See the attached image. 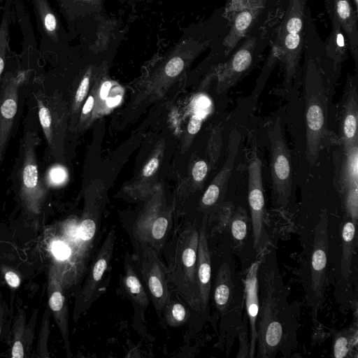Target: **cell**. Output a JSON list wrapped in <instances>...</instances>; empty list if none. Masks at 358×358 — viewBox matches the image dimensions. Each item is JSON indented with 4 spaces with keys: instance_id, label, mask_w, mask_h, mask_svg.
Returning <instances> with one entry per match:
<instances>
[{
    "instance_id": "f35d334b",
    "label": "cell",
    "mask_w": 358,
    "mask_h": 358,
    "mask_svg": "<svg viewBox=\"0 0 358 358\" xmlns=\"http://www.w3.org/2000/svg\"><path fill=\"white\" fill-rule=\"evenodd\" d=\"M201 124L202 119L199 115H192L187 126L188 132L190 134H196L200 130Z\"/></svg>"
},
{
    "instance_id": "3957f363",
    "label": "cell",
    "mask_w": 358,
    "mask_h": 358,
    "mask_svg": "<svg viewBox=\"0 0 358 358\" xmlns=\"http://www.w3.org/2000/svg\"><path fill=\"white\" fill-rule=\"evenodd\" d=\"M213 299L219 317V347L228 355L237 338L245 304L243 281L232 261L220 265Z\"/></svg>"
},
{
    "instance_id": "603a6c76",
    "label": "cell",
    "mask_w": 358,
    "mask_h": 358,
    "mask_svg": "<svg viewBox=\"0 0 358 358\" xmlns=\"http://www.w3.org/2000/svg\"><path fill=\"white\" fill-rule=\"evenodd\" d=\"M36 318L37 310L33 313L29 323L27 325L25 313L23 310L19 309L12 328L10 342L11 357H29L32 348Z\"/></svg>"
},
{
    "instance_id": "83f0119b",
    "label": "cell",
    "mask_w": 358,
    "mask_h": 358,
    "mask_svg": "<svg viewBox=\"0 0 358 358\" xmlns=\"http://www.w3.org/2000/svg\"><path fill=\"white\" fill-rule=\"evenodd\" d=\"M122 286L133 301L142 308H147L150 303L148 294L134 267L128 262L124 263Z\"/></svg>"
},
{
    "instance_id": "2e32d148",
    "label": "cell",
    "mask_w": 358,
    "mask_h": 358,
    "mask_svg": "<svg viewBox=\"0 0 358 358\" xmlns=\"http://www.w3.org/2000/svg\"><path fill=\"white\" fill-rule=\"evenodd\" d=\"M257 38L250 36L231 57L220 66L217 90L227 91L236 85L250 69L253 62Z\"/></svg>"
},
{
    "instance_id": "f546056e",
    "label": "cell",
    "mask_w": 358,
    "mask_h": 358,
    "mask_svg": "<svg viewBox=\"0 0 358 358\" xmlns=\"http://www.w3.org/2000/svg\"><path fill=\"white\" fill-rule=\"evenodd\" d=\"M357 343V324L341 330L334 336L333 353L336 358H345L351 357L353 346L356 347Z\"/></svg>"
},
{
    "instance_id": "4316f807",
    "label": "cell",
    "mask_w": 358,
    "mask_h": 358,
    "mask_svg": "<svg viewBox=\"0 0 358 358\" xmlns=\"http://www.w3.org/2000/svg\"><path fill=\"white\" fill-rule=\"evenodd\" d=\"M332 29L325 46L326 55L331 60L333 68L338 67L346 58L348 45L345 43L344 32L335 15L332 17Z\"/></svg>"
},
{
    "instance_id": "5b68a950",
    "label": "cell",
    "mask_w": 358,
    "mask_h": 358,
    "mask_svg": "<svg viewBox=\"0 0 358 358\" xmlns=\"http://www.w3.org/2000/svg\"><path fill=\"white\" fill-rule=\"evenodd\" d=\"M199 230L189 224L177 237L168 281L182 296L187 304L201 313L199 288L196 281L197 251Z\"/></svg>"
},
{
    "instance_id": "ba28073f",
    "label": "cell",
    "mask_w": 358,
    "mask_h": 358,
    "mask_svg": "<svg viewBox=\"0 0 358 358\" xmlns=\"http://www.w3.org/2000/svg\"><path fill=\"white\" fill-rule=\"evenodd\" d=\"M268 141L273 202L284 213L291 196L292 163L279 117L268 130Z\"/></svg>"
},
{
    "instance_id": "4fadbf2b",
    "label": "cell",
    "mask_w": 358,
    "mask_h": 358,
    "mask_svg": "<svg viewBox=\"0 0 358 358\" xmlns=\"http://www.w3.org/2000/svg\"><path fill=\"white\" fill-rule=\"evenodd\" d=\"M27 74L24 69L17 71L5 70L0 84V166L17 117L20 87Z\"/></svg>"
},
{
    "instance_id": "4dcf8cb0",
    "label": "cell",
    "mask_w": 358,
    "mask_h": 358,
    "mask_svg": "<svg viewBox=\"0 0 358 358\" xmlns=\"http://www.w3.org/2000/svg\"><path fill=\"white\" fill-rule=\"evenodd\" d=\"M165 323L171 327L183 325L189 317V311L180 301L169 297L163 312Z\"/></svg>"
},
{
    "instance_id": "277c9868",
    "label": "cell",
    "mask_w": 358,
    "mask_h": 358,
    "mask_svg": "<svg viewBox=\"0 0 358 358\" xmlns=\"http://www.w3.org/2000/svg\"><path fill=\"white\" fill-rule=\"evenodd\" d=\"M321 69L315 59L306 62L304 98L306 122V158L310 164L317 160L328 138V99Z\"/></svg>"
},
{
    "instance_id": "7bdbcfd3",
    "label": "cell",
    "mask_w": 358,
    "mask_h": 358,
    "mask_svg": "<svg viewBox=\"0 0 358 358\" xmlns=\"http://www.w3.org/2000/svg\"><path fill=\"white\" fill-rule=\"evenodd\" d=\"M111 87V83L109 81H106L103 83L101 88V96L102 99L106 98Z\"/></svg>"
},
{
    "instance_id": "e0dca14e",
    "label": "cell",
    "mask_w": 358,
    "mask_h": 358,
    "mask_svg": "<svg viewBox=\"0 0 358 358\" xmlns=\"http://www.w3.org/2000/svg\"><path fill=\"white\" fill-rule=\"evenodd\" d=\"M59 11L73 39L78 31L93 17H107L105 0H57Z\"/></svg>"
},
{
    "instance_id": "b9f144b4",
    "label": "cell",
    "mask_w": 358,
    "mask_h": 358,
    "mask_svg": "<svg viewBox=\"0 0 358 358\" xmlns=\"http://www.w3.org/2000/svg\"><path fill=\"white\" fill-rule=\"evenodd\" d=\"M94 97L92 96H89L83 107L82 113L83 115L88 114L92 110L94 106Z\"/></svg>"
},
{
    "instance_id": "ab89813d",
    "label": "cell",
    "mask_w": 358,
    "mask_h": 358,
    "mask_svg": "<svg viewBox=\"0 0 358 358\" xmlns=\"http://www.w3.org/2000/svg\"><path fill=\"white\" fill-rule=\"evenodd\" d=\"M4 278L8 285L12 288H17L20 285L19 275L13 271H6L4 273Z\"/></svg>"
},
{
    "instance_id": "8992f818",
    "label": "cell",
    "mask_w": 358,
    "mask_h": 358,
    "mask_svg": "<svg viewBox=\"0 0 358 358\" xmlns=\"http://www.w3.org/2000/svg\"><path fill=\"white\" fill-rule=\"evenodd\" d=\"M39 141L36 131L27 123L20 142L15 185L22 206L33 213H40L47 194L45 185L40 179L36 157Z\"/></svg>"
},
{
    "instance_id": "9a60e30c",
    "label": "cell",
    "mask_w": 358,
    "mask_h": 358,
    "mask_svg": "<svg viewBox=\"0 0 358 358\" xmlns=\"http://www.w3.org/2000/svg\"><path fill=\"white\" fill-rule=\"evenodd\" d=\"M357 74L348 75L341 100L338 141L340 148L348 150L358 145Z\"/></svg>"
},
{
    "instance_id": "5bb4252c",
    "label": "cell",
    "mask_w": 358,
    "mask_h": 358,
    "mask_svg": "<svg viewBox=\"0 0 358 358\" xmlns=\"http://www.w3.org/2000/svg\"><path fill=\"white\" fill-rule=\"evenodd\" d=\"M115 239V229L112 228L92 259L88 268L87 275L76 300L75 320L78 319L80 315L90 306L94 294L111 261Z\"/></svg>"
},
{
    "instance_id": "ac0fdd59",
    "label": "cell",
    "mask_w": 358,
    "mask_h": 358,
    "mask_svg": "<svg viewBox=\"0 0 358 358\" xmlns=\"http://www.w3.org/2000/svg\"><path fill=\"white\" fill-rule=\"evenodd\" d=\"M36 102L38 117L47 145L54 155L58 148L61 136V121L58 115L56 97L48 96L41 92L34 93Z\"/></svg>"
},
{
    "instance_id": "30bf717a",
    "label": "cell",
    "mask_w": 358,
    "mask_h": 358,
    "mask_svg": "<svg viewBox=\"0 0 358 358\" xmlns=\"http://www.w3.org/2000/svg\"><path fill=\"white\" fill-rule=\"evenodd\" d=\"M158 254L148 245L134 243L133 260L148 289L156 312L161 317L170 293L167 268L159 259Z\"/></svg>"
},
{
    "instance_id": "44dd1931",
    "label": "cell",
    "mask_w": 358,
    "mask_h": 358,
    "mask_svg": "<svg viewBox=\"0 0 358 358\" xmlns=\"http://www.w3.org/2000/svg\"><path fill=\"white\" fill-rule=\"evenodd\" d=\"M241 143L240 133L236 129H233L229 135L228 153L225 163L201 198V203L203 207L209 208L215 205L223 194L233 172Z\"/></svg>"
},
{
    "instance_id": "ee69618b",
    "label": "cell",
    "mask_w": 358,
    "mask_h": 358,
    "mask_svg": "<svg viewBox=\"0 0 358 358\" xmlns=\"http://www.w3.org/2000/svg\"><path fill=\"white\" fill-rule=\"evenodd\" d=\"M3 316H4V310L2 306L0 304V337L2 331L3 324Z\"/></svg>"
},
{
    "instance_id": "836d02e7",
    "label": "cell",
    "mask_w": 358,
    "mask_h": 358,
    "mask_svg": "<svg viewBox=\"0 0 358 358\" xmlns=\"http://www.w3.org/2000/svg\"><path fill=\"white\" fill-rule=\"evenodd\" d=\"M239 345L236 358H249L250 354V331L248 319L245 312L241 327L237 334Z\"/></svg>"
},
{
    "instance_id": "d6a6232c",
    "label": "cell",
    "mask_w": 358,
    "mask_h": 358,
    "mask_svg": "<svg viewBox=\"0 0 358 358\" xmlns=\"http://www.w3.org/2000/svg\"><path fill=\"white\" fill-rule=\"evenodd\" d=\"M50 311L49 307L44 311L41 330L36 345V354L39 357H49L48 340L50 335Z\"/></svg>"
},
{
    "instance_id": "74e56055",
    "label": "cell",
    "mask_w": 358,
    "mask_h": 358,
    "mask_svg": "<svg viewBox=\"0 0 358 358\" xmlns=\"http://www.w3.org/2000/svg\"><path fill=\"white\" fill-rule=\"evenodd\" d=\"M52 250L56 257L60 260H66L69 257V250L66 245L59 241L55 242Z\"/></svg>"
},
{
    "instance_id": "ffe728a7",
    "label": "cell",
    "mask_w": 358,
    "mask_h": 358,
    "mask_svg": "<svg viewBox=\"0 0 358 358\" xmlns=\"http://www.w3.org/2000/svg\"><path fill=\"white\" fill-rule=\"evenodd\" d=\"M48 292L49 309L60 331L67 355L71 357L68 322L69 310L58 269L52 268L50 272Z\"/></svg>"
},
{
    "instance_id": "8d00e7d4",
    "label": "cell",
    "mask_w": 358,
    "mask_h": 358,
    "mask_svg": "<svg viewBox=\"0 0 358 358\" xmlns=\"http://www.w3.org/2000/svg\"><path fill=\"white\" fill-rule=\"evenodd\" d=\"M66 178V173L61 167H54L47 173V181L52 185H57L62 182Z\"/></svg>"
},
{
    "instance_id": "6da1fadb",
    "label": "cell",
    "mask_w": 358,
    "mask_h": 358,
    "mask_svg": "<svg viewBox=\"0 0 358 358\" xmlns=\"http://www.w3.org/2000/svg\"><path fill=\"white\" fill-rule=\"evenodd\" d=\"M259 310L256 322L257 358L289 357L296 350L299 306L289 303L273 246L262 254L258 268Z\"/></svg>"
},
{
    "instance_id": "bcb514c9",
    "label": "cell",
    "mask_w": 358,
    "mask_h": 358,
    "mask_svg": "<svg viewBox=\"0 0 358 358\" xmlns=\"http://www.w3.org/2000/svg\"><path fill=\"white\" fill-rule=\"evenodd\" d=\"M353 2H354V4H355V8L357 10V6H358V0H353Z\"/></svg>"
},
{
    "instance_id": "e575fe53",
    "label": "cell",
    "mask_w": 358,
    "mask_h": 358,
    "mask_svg": "<svg viewBox=\"0 0 358 358\" xmlns=\"http://www.w3.org/2000/svg\"><path fill=\"white\" fill-rule=\"evenodd\" d=\"M94 64H92L91 66L89 65L82 76V78L80 81L75 95V105L80 104L83 101L87 93L90 82V76L92 75V67Z\"/></svg>"
},
{
    "instance_id": "7c38bea8",
    "label": "cell",
    "mask_w": 358,
    "mask_h": 358,
    "mask_svg": "<svg viewBox=\"0 0 358 358\" xmlns=\"http://www.w3.org/2000/svg\"><path fill=\"white\" fill-rule=\"evenodd\" d=\"M248 203L250 210L253 247L261 254L269 245L265 228V201L262 182V164L255 153L248 165Z\"/></svg>"
},
{
    "instance_id": "7a4b0ae2",
    "label": "cell",
    "mask_w": 358,
    "mask_h": 358,
    "mask_svg": "<svg viewBox=\"0 0 358 358\" xmlns=\"http://www.w3.org/2000/svg\"><path fill=\"white\" fill-rule=\"evenodd\" d=\"M329 217L326 212L312 231L308 243L305 245L300 268V279L305 294L306 301L310 308L313 322L325 301L327 286V264L330 246L329 236Z\"/></svg>"
},
{
    "instance_id": "d6986e66",
    "label": "cell",
    "mask_w": 358,
    "mask_h": 358,
    "mask_svg": "<svg viewBox=\"0 0 358 358\" xmlns=\"http://www.w3.org/2000/svg\"><path fill=\"white\" fill-rule=\"evenodd\" d=\"M263 252L257 255V259L247 269L245 278L243 279L245 313L248 319L250 331L249 358L255 357L257 339L256 322L259 310L257 273Z\"/></svg>"
},
{
    "instance_id": "9c48e42d",
    "label": "cell",
    "mask_w": 358,
    "mask_h": 358,
    "mask_svg": "<svg viewBox=\"0 0 358 358\" xmlns=\"http://www.w3.org/2000/svg\"><path fill=\"white\" fill-rule=\"evenodd\" d=\"M40 36L39 54L42 57H60L71 46L73 39L63 26L59 15L49 0H31Z\"/></svg>"
},
{
    "instance_id": "f1b7e54d",
    "label": "cell",
    "mask_w": 358,
    "mask_h": 358,
    "mask_svg": "<svg viewBox=\"0 0 358 358\" xmlns=\"http://www.w3.org/2000/svg\"><path fill=\"white\" fill-rule=\"evenodd\" d=\"M14 13L13 0H6L0 20V84L6 69L9 51V29L14 17Z\"/></svg>"
},
{
    "instance_id": "8fae6325",
    "label": "cell",
    "mask_w": 358,
    "mask_h": 358,
    "mask_svg": "<svg viewBox=\"0 0 358 358\" xmlns=\"http://www.w3.org/2000/svg\"><path fill=\"white\" fill-rule=\"evenodd\" d=\"M334 185L345 215L358 219V145L348 150L340 148L335 158Z\"/></svg>"
},
{
    "instance_id": "d4e9b609",
    "label": "cell",
    "mask_w": 358,
    "mask_h": 358,
    "mask_svg": "<svg viewBox=\"0 0 358 358\" xmlns=\"http://www.w3.org/2000/svg\"><path fill=\"white\" fill-rule=\"evenodd\" d=\"M260 3L252 1L234 17L231 29L222 42L225 57L228 56L238 42L248 33L260 10Z\"/></svg>"
},
{
    "instance_id": "52a82bcc",
    "label": "cell",
    "mask_w": 358,
    "mask_h": 358,
    "mask_svg": "<svg viewBox=\"0 0 358 358\" xmlns=\"http://www.w3.org/2000/svg\"><path fill=\"white\" fill-rule=\"evenodd\" d=\"M304 0H289L277 43L285 69V82L297 77L303 46Z\"/></svg>"
},
{
    "instance_id": "1f68e13d",
    "label": "cell",
    "mask_w": 358,
    "mask_h": 358,
    "mask_svg": "<svg viewBox=\"0 0 358 358\" xmlns=\"http://www.w3.org/2000/svg\"><path fill=\"white\" fill-rule=\"evenodd\" d=\"M230 231L233 240L238 247L244 243L248 235V215L245 209L238 208L230 217Z\"/></svg>"
},
{
    "instance_id": "cb8c5ba5",
    "label": "cell",
    "mask_w": 358,
    "mask_h": 358,
    "mask_svg": "<svg viewBox=\"0 0 358 358\" xmlns=\"http://www.w3.org/2000/svg\"><path fill=\"white\" fill-rule=\"evenodd\" d=\"M357 222L348 216H344L341 227V257L340 262V280L341 286L348 288L352 273L353 259L355 258L357 236L356 227Z\"/></svg>"
},
{
    "instance_id": "7402d4cb",
    "label": "cell",
    "mask_w": 358,
    "mask_h": 358,
    "mask_svg": "<svg viewBox=\"0 0 358 358\" xmlns=\"http://www.w3.org/2000/svg\"><path fill=\"white\" fill-rule=\"evenodd\" d=\"M196 281L199 288L201 313H203L208 306L211 287V260L208 243L206 222L205 220H203L199 229Z\"/></svg>"
},
{
    "instance_id": "484cf974",
    "label": "cell",
    "mask_w": 358,
    "mask_h": 358,
    "mask_svg": "<svg viewBox=\"0 0 358 358\" xmlns=\"http://www.w3.org/2000/svg\"><path fill=\"white\" fill-rule=\"evenodd\" d=\"M333 14L347 36L350 51L357 68L358 65L357 18L350 0H334Z\"/></svg>"
},
{
    "instance_id": "f6af8a7d",
    "label": "cell",
    "mask_w": 358,
    "mask_h": 358,
    "mask_svg": "<svg viewBox=\"0 0 358 358\" xmlns=\"http://www.w3.org/2000/svg\"><path fill=\"white\" fill-rule=\"evenodd\" d=\"M129 4H134L136 3L149 2L150 0H125Z\"/></svg>"
},
{
    "instance_id": "60d3db41",
    "label": "cell",
    "mask_w": 358,
    "mask_h": 358,
    "mask_svg": "<svg viewBox=\"0 0 358 358\" xmlns=\"http://www.w3.org/2000/svg\"><path fill=\"white\" fill-rule=\"evenodd\" d=\"M159 166V160L157 158H152L144 166L143 173L145 177H150L157 170Z\"/></svg>"
},
{
    "instance_id": "d590c367",
    "label": "cell",
    "mask_w": 358,
    "mask_h": 358,
    "mask_svg": "<svg viewBox=\"0 0 358 358\" xmlns=\"http://www.w3.org/2000/svg\"><path fill=\"white\" fill-rule=\"evenodd\" d=\"M208 171V164L203 160L196 162L192 171L193 179L196 182H201L206 176Z\"/></svg>"
}]
</instances>
